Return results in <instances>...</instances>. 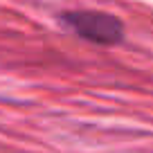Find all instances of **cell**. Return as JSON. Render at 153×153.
I'll list each match as a JSON object with an SVG mask.
<instances>
[{"instance_id":"1","label":"cell","mask_w":153,"mask_h":153,"mask_svg":"<svg viewBox=\"0 0 153 153\" xmlns=\"http://www.w3.org/2000/svg\"><path fill=\"white\" fill-rule=\"evenodd\" d=\"M61 20L76 36L86 38L95 45H117L122 43V38L126 34L124 23L108 11H95V9L65 11Z\"/></svg>"}]
</instances>
